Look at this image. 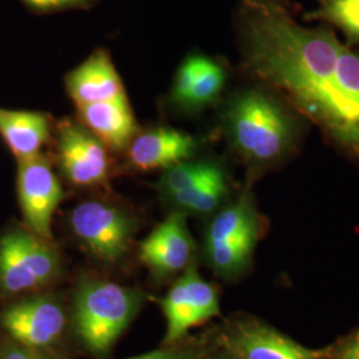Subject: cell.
<instances>
[{"label": "cell", "instance_id": "cell-7", "mask_svg": "<svg viewBox=\"0 0 359 359\" xmlns=\"http://www.w3.org/2000/svg\"><path fill=\"white\" fill-rule=\"evenodd\" d=\"M18 197L29 231L51 240L52 217L63 200V188L51 161L41 154L18 158Z\"/></svg>", "mask_w": 359, "mask_h": 359}, {"label": "cell", "instance_id": "cell-15", "mask_svg": "<svg viewBox=\"0 0 359 359\" xmlns=\"http://www.w3.org/2000/svg\"><path fill=\"white\" fill-rule=\"evenodd\" d=\"M76 109L79 123L111 151H126L129 142L137 135L136 118L127 96L79 105Z\"/></svg>", "mask_w": 359, "mask_h": 359}, {"label": "cell", "instance_id": "cell-20", "mask_svg": "<svg viewBox=\"0 0 359 359\" xmlns=\"http://www.w3.org/2000/svg\"><path fill=\"white\" fill-rule=\"evenodd\" d=\"M217 160L213 158H189L175 167L165 169L158 181V191L165 197L175 193L187 191L205 179L206 176L217 165Z\"/></svg>", "mask_w": 359, "mask_h": 359}, {"label": "cell", "instance_id": "cell-22", "mask_svg": "<svg viewBox=\"0 0 359 359\" xmlns=\"http://www.w3.org/2000/svg\"><path fill=\"white\" fill-rule=\"evenodd\" d=\"M129 359H197L188 351H176V350H163V351H154L149 354H144L140 357Z\"/></svg>", "mask_w": 359, "mask_h": 359}, {"label": "cell", "instance_id": "cell-1", "mask_svg": "<svg viewBox=\"0 0 359 359\" xmlns=\"http://www.w3.org/2000/svg\"><path fill=\"white\" fill-rule=\"evenodd\" d=\"M237 34L245 72L359 168V52L329 26L301 25L286 0H241Z\"/></svg>", "mask_w": 359, "mask_h": 359}, {"label": "cell", "instance_id": "cell-16", "mask_svg": "<svg viewBox=\"0 0 359 359\" xmlns=\"http://www.w3.org/2000/svg\"><path fill=\"white\" fill-rule=\"evenodd\" d=\"M51 133L52 120L47 114L0 107V135L18 158L40 154Z\"/></svg>", "mask_w": 359, "mask_h": 359}, {"label": "cell", "instance_id": "cell-23", "mask_svg": "<svg viewBox=\"0 0 359 359\" xmlns=\"http://www.w3.org/2000/svg\"><path fill=\"white\" fill-rule=\"evenodd\" d=\"M338 359H359V332L341 350Z\"/></svg>", "mask_w": 359, "mask_h": 359}, {"label": "cell", "instance_id": "cell-5", "mask_svg": "<svg viewBox=\"0 0 359 359\" xmlns=\"http://www.w3.org/2000/svg\"><path fill=\"white\" fill-rule=\"evenodd\" d=\"M59 266L56 249L34 231H8L0 238V287L7 293H20L50 283Z\"/></svg>", "mask_w": 359, "mask_h": 359}, {"label": "cell", "instance_id": "cell-17", "mask_svg": "<svg viewBox=\"0 0 359 359\" xmlns=\"http://www.w3.org/2000/svg\"><path fill=\"white\" fill-rule=\"evenodd\" d=\"M229 194V180L224 165L218 161L213 170L192 188L175 193L168 198L180 209L197 215H208L216 210Z\"/></svg>", "mask_w": 359, "mask_h": 359}, {"label": "cell", "instance_id": "cell-14", "mask_svg": "<svg viewBox=\"0 0 359 359\" xmlns=\"http://www.w3.org/2000/svg\"><path fill=\"white\" fill-rule=\"evenodd\" d=\"M69 97L79 105L100 103L127 96L111 55L97 50L65 77Z\"/></svg>", "mask_w": 359, "mask_h": 359}, {"label": "cell", "instance_id": "cell-13", "mask_svg": "<svg viewBox=\"0 0 359 359\" xmlns=\"http://www.w3.org/2000/svg\"><path fill=\"white\" fill-rule=\"evenodd\" d=\"M193 240L184 212H175L142 241L139 255L157 276L185 269L192 258Z\"/></svg>", "mask_w": 359, "mask_h": 359}, {"label": "cell", "instance_id": "cell-2", "mask_svg": "<svg viewBox=\"0 0 359 359\" xmlns=\"http://www.w3.org/2000/svg\"><path fill=\"white\" fill-rule=\"evenodd\" d=\"M306 127L283 96L256 81L234 92L221 114L222 133L248 169L249 181L290 161L304 142Z\"/></svg>", "mask_w": 359, "mask_h": 359}, {"label": "cell", "instance_id": "cell-19", "mask_svg": "<svg viewBox=\"0 0 359 359\" xmlns=\"http://www.w3.org/2000/svg\"><path fill=\"white\" fill-rule=\"evenodd\" d=\"M261 229L246 231L231 240L205 248L209 264L218 273L231 276L237 274L249 265L257 241L259 238Z\"/></svg>", "mask_w": 359, "mask_h": 359}, {"label": "cell", "instance_id": "cell-24", "mask_svg": "<svg viewBox=\"0 0 359 359\" xmlns=\"http://www.w3.org/2000/svg\"><path fill=\"white\" fill-rule=\"evenodd\" d=\"M6 359H43L35 355V354H29L27 351H22V350H13L7 354Z\"/></svg>", "mask_w": 359, "mask_h": 359}, {"label": "cell", "instance_id": "cell-8", "mask_svg": "<svg viewBox=\"0 0 359 359\" xmlns=\"http://www.w3.org/2000/svg\"><path fill=\"white\" fill-rule=\"evenodd\" d=\"M160 305L167 320L165 344L179 341L194 326L219 316L215 287L203 280L192 265L187 268L168 294L160 299Z\"/></svg>", "mask_w": 359, "mask_h": 359}, {"label": "cell", "instance_id": "cell-12", "mask_svg": "<svg viewBox=\"0 0 359 359\" xmlns=\"http://www.w3.org/2000/svg\"><path fill=\"white\" fill-rule=\"evenodd\" d=\"M225 345L236 359H325L326 350L301 346L289 337L259 322H243L225 338Z\"/></svg>", "mask_w": 359, "mask_h": 359}, {"label": "cell", "instance_id": "cell-3", "mask_svg": "<svg viewBox=\"0 0 359 359\" xmlns=\"http://www.w3.org/2000/svg\"><path fill=\"white\" fill-rule=\"evenodd\" d=\"M142 305V294L115 283L90 280L75 297V332L90 353L103 355L126 332Z\"/></svg>", "mask_w": 359, "mask_h": 359}, {"label": "cell", "instance_id": "cell-25", "mask_svg": "<svg viewBox=\"0 0 359 359\" xmlns=\"http://www.w3.org/2000/svg\"><path fill=\"white\" fill-rule=\"evenodd\" d=\"M222 359H236V358H233V357H231H231H229V358H222Z\"/></svg>", "mask_w": 359, "mask_h": 359}, {"label": "cell", "instance_id": "cell-10", "mask_svg": "<svg viewBox=\"0 0 359 359\" xmlns=\"http://www.w3.org/2000/svg\"><path fill=\"white\" fill-rule=\"evenodd\" d=\"M198 140L188 132L157 127L137 133L129 142L127 164L140 172L165 170L193 158Z\"/></svg>", "mask_w": 359, "mask_h": 359}, {"label": "cell", "instance_id": "cell-4", "mask_svg": "<svg viewBox=\"0 0 359 359\" xmlns=\"http://www.w3.org/2000/svg\"><path fill=\"white\" fill-rule=\"evenodd\" d=\"M68 221L81 246L105 264H116L128 255L137 228L126 209L100 200L75 206Z\"/></svg>", "mask_w": 359, "mask_h": 359}, {"label": "cell", "instance_id": "cell-11", "mask_svg": "<svg viewBox=\"0 0 359 359\" xmlns=\"http://www.w3.org/2000/svg\"><path fill=\"white\" fill-rule=\"evenodd\" d=\"M3 329L28 347L52 345L65 329L63 309L48 298H34L15 304L0 316Z\"/></svg>", "mask_w": 359, "mask_h": 359}, {"label": "cell", "instance_id": "cell-9", "mask_svg": "<svg viewBox=\"0 0 359 359\" xmlns=\"http://www.w3.org/2000/svg\"><path fill=\"white\" fill-rule=\"evenodd\" d=\"M228 71L219 60L203 53L189 55L179 67L170 88V103L185 114H198L221 99Z\"/></svg>", "mask_w": 359, "mask_h": 359}, {"label": "cell", "instance_id": "cell-6", "mask_svg": "<svg viewBox=\"0 0 359 359\" xmlns=\"http://www.w3.org/2000/svg\"><path fill=\"white\" fill-rule=\"evenodd\" d=\"M56 151L62 175L77 188L100 187L112 176L111 149L79 121L57 123Z\"/></svg>", "mask_w": 359, "mask_h": 359}, {"label": "cell", "instance_id": "cell-21", "mask_svg": "<svg viewBox=\"0 0 359 359\" xmlns=\"http://www.w3.org/2000/svg\"><path fill=\"white\" fill-rule=\"evenodd\" d=\"M23 1L38 11H57V10L88 7L96 0H23Z\"/></svg>", "mask_w": 359, "mask_h": 359}, {"label": "cell", "instance_id": "cell-18", "mask_svg": "<svg viewBox=\"0 0 359 359\" xmlns=\"http://www.w3.org/2000/svg\"><path fill=\"white\" fill-rule=\"evenodd\" d=\"M305 22L338 29L350 47H359V0H316V8L304 15Z\"/></svg>", "mask_w": 359, "mask_h": 359}]
</instances>
